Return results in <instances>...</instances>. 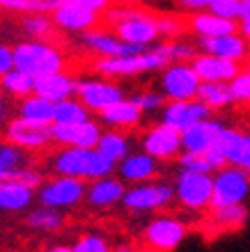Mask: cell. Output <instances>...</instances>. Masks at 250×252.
I'll return each instance as SVG.
<instances>
[{"mask_svg":"<svg viewBox=\"0 0 250 252\" xmlns=\"http://www.w3.org/2000/svg\"><path fill=\"white\" fill-rule=\"evenodd\" d=\"M23 30L26 34H30L33 39H46L53 32V21L48 14H37V12H28V16L23 19Z\"/></svg>","mask_w":250,"mask_h":252,"instance_id":"8d00e7d4","label":"cell"},{"mask_svg":"<svg viewBox=\"0 0 250 252\" xmlns=\"http://www.w3.org/2000/svg\"><path fill=\"white\" fill-rule=\"evenodd\" d=\"M112 252H138V250H136V246L124 243V246H117V250H112Z\"/></svg>","mask_w":250,"mask_h":252,"instance_id":"f5cc1de1","label":"cell"},{"mask_svg":"<svg viewBox=\"0 0 250 252\" xmlns=\"http://www.w3.org/2000/svg\"><path fill=\"white\" fill-rule=\"evenodd\" d=\"M62 225H65L62 213L55 209H48V206H39L28 216V227H33L37 232H58V229H62Z\"/></svg>","mask_w":250,"mask_h":252,"instance_id":"e575fe53","label":"cell"},{"mask_svg":"<svg viewBox=\"0 0 250 252\" xmlns=\"http://www.w3.org/2000/svg\"><path fill=\"white\" fill-rule=\"evenodd\" d=\"M28 165V154L14 145L0 147V181H9L19 167Z\"/></svg>","mask_w":250,"mask_h":252,"instance_id":"d590c367","label":"cell"},{"mask_svg":"<svg viewBox=\"0 0 250 252\" xmlns=\"http://www.w3.org/2000/svg\"><path fill=\"white\" fill-rule=\"evenodd\" d=\"M37 199H39L41 206H48V209H55V211L73 209L85 199V181L55 174L53 179L39 184Z\"/></svg>","mask_w":250,"mask_h":252,"instance_id":"ba28073f","label":"cell"},{"mask_svg":"<svg viewBox=\"0 0 250 252\" xmlns=\"http://www.w3.org/2000/svg\"><path fill=\"white\" fill-rule=\"evenodd\" d=\"M73 92H76V78H73L69 71L46 73V76L35 78V92L33 94L51 101V103L69 99V96H73Z\"/></svg>","mask_w":250,"mask_h":252,"instance_id":"cb8c5ba5","label":"cell"},{"mask_svg":"<svg viewBox=\"0 0 250 252\" xmlns=\"http://www.w3.org/2000/svg\"><path fill=\"white\" fill-rule=\"evenodd\" d=\"M12 69H14L12 46H7V44H0V78H2L7 71H12Z\"/></svg>","mask_w":250,"mask_h":252,"instance_id":"7dc6e473","label":"cell"},{"mask_svg":"<svg viewBox=\"0 0 250 252\" xmlns=\"http://www.w3.org/2000/svg\"><path fill=\"white\" fill-rule=\"evenodd\" d=\"M200 78L188 62H170L161 69V90L165 101H186L198 96Z\"/></svg>","mask_w":250,"mask_h":252,"instance_id":"30bf717a","label":"cell"},{"mask_svg":"<svg viewBox=\"0 0 250 252\" xmlns=\"http://www.w3.org/2000/svg\"><path fill=\"white\" fill-rule=\"evenodd\" d=\"M110 2H117V5H133V7H138V5H143V2H151V0H110Z\"/></svg>","mask_w":250,"mask_h":252,"instance_id":"f907efd6","label":"cell"},{"mask_svg":"<svg viewBox=\"0 0 250 252\" xmlns=\"http://www.w3.org/2000/svg\"><path fill=\"white\" fill-rule=\"evenodd\" d=\"M227 90H230L232 103L246 106L250 101V71L248 69H241V71L227 83Z\"/></svg>","mask_w":250,"mask_h":252,"instance_id":"74e56055","label":"cell"},{"mask_svg":"<svg viewBox=\"0 0 250 252\" xmlns=\"http://www.w3.org/2000/svg\"><path fill=\"white\" fill-rule=\"evenodd\" d=\"M2 103H5V92H2V87H0V110H2Z\"/></svg>","mask_w":250,"mask_h":252,"instance_id":"db71d44e","label":"cell"},{"mask_svg":"<svg viewBox=\"0 0 250 252\" xmlns=\"http://www.w3.org/2000/svg\"><path fill=\"white\" fill-rule=\"evenodd\" d=\"M85 120H90V113L76 96L53 103V124H78Z\"/></svg>","mask_w":250,"mask_h":252,"instance_id":"836d02e7","label":"cell"},{"mask_svg":"<svg viewBox=\"0 0 250 252\" xmlns=\"http://www.w3.org/2000/svg\"><path fill=\"white\" fill-rule=\"evenodd\" d=\"M44 252H71V246H51Z\"/></svg>","mask_w":250,"mask_h":252,"instance_id":"816d5d0a","label":"cell"},{"mask_svg":"<svg viewBox=\"0 0 250 252\" xmlns=\"http://www.w3.org/2000/svg\"><path fill=\"white\" fill-rule=\"evenodd\" d=\"M250 190L248 170L223 165L211 174V209L227 204H244Z\"/></svg>","mask_w":250,"mask_h":252,"instance_id":"5b68a950","label":"cell"},{"mask_svg":"<svg viewBox=\"0 0 250 252\" xmlns=\"http://www.w3.org/2000/svg\"><path fill=\"white\" fill-rule=\"evenodd\" d=\"M28 2H30V12L51 14L53 9H58L62 2H67V0H28Z\"/></svg>","mask_w":250,"mask_h":252,"instance_id":"f6af8a7d","label":"cell"},{"mask_svg":"<svg viewBox=\"0 0 250 252\" xmlns=\"http://www.w3.org/2000/svg\"><path fill=\"white\" fill-rule=\"evenodd\" d=\"M214 149L223 158L225 165L250 170V135L246 131L232 128V126H223L216 142H214Z\"/></svg>","mask_w":250,"mask_h":252,"instance_id":"4fadbf2b","label":"cell"},{"mask_svg":"<svg viewBox=\"0 0 250 252\" xmlns=\"http://www.w3.org/2000/svg\"><path fill=\"white\" fill-rule=\"evenodd\" d=\"M163 115V124L177 128L179 133L188 128V126L198 124L202 120H209L211 110L198 99H186V101H165L161 108Z\"/></svg>","mask_w":250,"mask_h":252,"instance_id":"2e32d148","label":"cell"},{"mask_svg":"<svg viewBox=\"0 0 250 252\" xmlns=\"http://www.w3.org/2000/svg\"><path fill=\"white\" fill-rule=\"evenodd\" d=\"M140 147L147 156H151L154 160H172L177 158L181 154V138H179V131L172 128L168 124H156V126H149L140 140Z\"/></svg>","mask_w":250,"mask_h":252,"instance_id":"5bb4252c","label":"cell"},{"mask_svg":"<svg viewBox=\"0 0 250 252\" xmlns=\"http://www.w3.org/2000/svg\"><path fill=\"white\" fill-rule=\"evenodd\" d=\"M51 21H53V26L60 28V30L83 34V32H87V30H92V28L99 26L101 16L99 14L87 12V9L78 7L76 2H71V0H67L58 9L51 12Z\"/></svg>","mask_w":250,"mask_h":252,"instance_id":"d6986e66","label":"cell"},{"mask_svg":"<svg viewBox=\"0 0 250 252\" xmlns=\"http://www.w3.org/2000/svg\"><path fill=\"white\" fill-rule=\"evenodd\" d=\"M33 199H35L33 188L23 186V184H19L14 179L0 181V211H7V213L26 211Z\"/></svg>","mask_w":250,"mask_h":252,"instance_id":"4316f807","label":"cell"},{"mask_svg":"<svg viewBox=\"0 0 250 252\" xmlns=\"http://www.w3.org/2000/svg\"><path fill=\"white\" fill-rule=\"evenodd\" d=\"M115 170L119 172L122 184H145L154 181L158 177V160L147 156L145 152H129L124 158L119 160Z\"/></svg>","mask_w":250,"mask_h":252,"instance_id":"ffe728a7","label":"cell"},{"mask_svg":"<svg viewBox=\"0 0 250 252\" xmlns=\"http://www.w3.org/2000/svg\"><path fill=\"white\" fill-rule=\"evenodd\" d=\"M83 46L97 58H122V55H136L140 51H145V48L124 44L112 30L99 26L83 32Z\"/></svg>","mask_w":250,"mask_h":252,"instance_id":"9a60e30c","label":"cell"},{"mask_svg":"<svg viewBox=\"0 0 250 252\" xmlns=\"http://www.w3.org/2000/svg\"><path fill=\"white\" fill-rule=\"evenodd\" d=\"M19 117L33 124H53V103L37 94H30L26 99H21Z\"/></svg>","mask_w":250,"mask_h":252,"instance_id":"f546056e","label":"cell"},{"mask_svg":"<svg viewBox=\"0 0 250 252\" xmlns=\"http://www.w3.org/2000/svg\"><path fill=\"white\" fill-rule=\"evenodd\" d=\"M12 179L19 181V184H23V186H28V188H33V190H37V188H39V184L44 181V177H41V172L37 170V167L28 163V165L19 167V170L12 174Z\"/></svg>","mask_w":250,"mask_h":252,"instance_id":"b9f144b4","label":"cell"},{"mask_svg":"<svg viewBox=\"0 0 250 252\" xmlns=\"http://www.w3.org/2000/svg\"><path fill=\"white\" fill-rule=\"evenodd\" d=\"M223 126L225 124L220 120H211L209 117V120H202L198 124L184 128V131L179 133V138H181V152H191V154L209 152Z\"/></svg>","mask_w":250,"mask_h":252,"instance_id":"44dd1931","label":"cell"},{"mask_svg":"<svg viewBox=\"0 0 250 252\" xmlns=\"http://www.w3.org/2000/svg\"><path fill=\"white\" fill-rule=\"evenodd\" d=\"M0 87H2V92L14 96V99H26L30 94L35 92V78L30 73L26 71H19V69H12V71H7L2 78H0Z\"/></svg>","mask_w":250,"mask_h":252,"instance_id":"1f68e13d","label":"cell"},{"mask_svg":"<svg viewBox=\"0 0 250 252\" xmlns=\"http://www.w3.org/2000/svg\"><path fill=\"white\" fill-rule=\"evenodd\" d=\"M188 236V225L177 216L161 213L149 220L143 232V243L149 252H172L177 250Z\"/></svg>","mask_w":250,"mask_h":252,"instance_id":"52a82bcc","label":"cell"},{"mask_svg":"<svg viewBox=\"0 0 250 252\" xmlns=\"http://www.w3.org/2000/svg\"><path fill=\"white\" fill-rule=\"evenodd\" d=\"M101 128L94 120H85L78 124H51V138L62 147H78V149H94Z\"/></svg>","mask_w":250,"mask_h":252,"instance_id":"e0dca14e","label":"cell"},{"mask_svg":"<svg viewBox=\"0 0 250 252\" xmlns=\"http://www.w3.org/2000/svg\"><path fill=\"white\" fill-rule=\"evenodd\" d=\"M172 199H175L172 184L154 179L145 181V184H133L131 188H126L119 204H124V209L133 213H149L168 209L172 204Z\"/></svg>","mask_w":250,"mask_h":252,"instance_id":"8992f818","label":"cell"},{"mask_svg":"<svg viewBox=\"0 0 250 252\" xmlns=\"http://www.w3.org/2000/svg\"><path fill=\"white\" fill-rule=\"evenodd\" d=\"M0 9H9V12H30V2L28 0H0Z\"/></svg>","mask_w":250,"mask_h":252,"instance_id":"681fc988","label":"cell"},{"mask_svg":"<svg viewBox=\"0 0 250 252\" xmlns=\"http://www.w3.org/2000/svg\"><path fill=\"white\" fill-rule=\"evenodd\" d=\"M5 140L7 145H14L23 149L26 154L44 152L53 142L51 138V124H33L16 117L5 126Z\"/></svg>","mask_w":250,"mask_h":252,"instance_id":"7c38bea8","label":"cell"},{"mask_svg":"<svg viewBox=\"0 0 250 252\" xmlns=\"http://www.w3.org/2000/svg\"><path fill=\"white\" fill-rule=\"evenodd\" d=\"M14 69L30 73L33 78L46 73L67 71V58L55 44L46 39H28L12 46Z\"/></svg>","mask_w":250,"mask_h":252,"instance_id":"277c9868","label":"cell"},{"mask_svg":"<svg viewBox=\"0 0 250 252\" xmlns=\"http://www.w3.org/2000/svg\"><path fill=\"white\" fill-rule=\"evenodd\" d=\"M0 147H2V142H0Z\"/></svg>","mask_w":250,"mask_h":252,"instance_id":"11a10c76","label":"cell"},{"mask_svg":"<svg viewBox=\"0 0 250 252\" xmlns=\"http://www.w3.org/2000/svg\"><path fill=\"white\" fill-rule=\"evenodd\" d=\"M195 99L202 101L211 113H214V110H223V108L232 106L227 83H200L198 96H195Z\"/></svg>","mask_w":250,"mask_h":252,"instance_id":"d6a6232c","label":"cell"},{"mask_svg":"<svg viewBox=\"0 0 250 252\" xmlns=\"http://www.w3.org/2000/svg\"><path fill=\"white\" fill-rule=\"evenodd\" d=\"M239 5H241V0H211L209 7H207V12L216 14V16H220V19L237 21Z\"/></svg>","mask_w":250,"mask_h":252,"instance_id":"60d3db41","label":"cell"},{"mask_svg":"<svg viewBox=\"0 0 250 252\" xmlns=\"http://www.w3.org/2000/svg\"><path fill=\"white\" fill-rule=\"evenodd\" d=\"M179 167L188 170V172H202V174H214L218 167H223V158L218 156V152L211 147L209 152L204 154H191V152H181L177 156Z\"/></svg>","mask_w":250,"mask_h":252,"instance_id":"f1b7e54d","label":"cell"},{"mask_svg":"<svg viewBox=\"0 0 250 252\" xmlns=\"http://www.w3.org/2000/svg\"><path fill=\"white\" fill-rule=\"evenodd\" d=\"M94 149H97L104 158H108L110 163L117 165L119 160L131 152V140H129V135H126L124 131L108 128V131H101V135H99V140H97V147H94Z\"/></svg>","mask_w":250,"mask_h":252,"instance_id":"83f0119b","label":"cell"},{"mask_svg":"<svg viewBox=\"0 0 250 252\" xmlns=\"http://www.w3.org/2000/svg\"><path fill=\"white\" fill-rule=\"evenodd\" d=\"M200 51L223 60H232L244 64L248 58V41L239 34H220V37H200Z\"/></svg>","mask_w":250,"mask_h":252,"instance_id":"7402d4cb","label":"cell"},{"mask_svg":"<svg viewBox=\"0 0 250 252\" xmlns=\"http://www.w3.org/2000/svg\"><path fill=\"white\" fill-rule=\"evenodd\" d=\"M126 186L117 177H101V179L90 181V186H85V199L92 209H110V206L122 202Z\"/></svg>","mask_w":250,"mask_h":252,"instance_id":"603a6c76","label":"cell"},{"mask_svg":"<svg viewBox=\"0 0 250 252\" xmlns=\"http://www.w3.org/2000/svg\"><path fill=\"white\" fill-rule=\"evenodd\" d=\"M186 28L191 32L198 34L200 37H220V34H237V21H227V19H220L216 14L211 12H195L188 19Z\"/></svg>","mask_w":250,"mask_h":252,"instance_id":"484cf974","label":"cell"},{"mask_svg":"<svg viewBox=\"0 0 250 252\" xmlns=\"http://www.w3.org/2000/svg\"><path fill=\"white\" fill-rule=\"evenodd\" d=\"M99 120L115 131H131L143 122V113L133 106L131 99H119L117 103L108 106L99 113Z\"/></svg>","mask_w":250,"mask_h":252,"instance_id":"d4e9b609","label":"cell"},{"mask_svg":"<svg viewBox=\"0 0 250 252\" xmlns=\"http://www.w3.org/2000/svg\"><path fill=\"white\" fill-rule=\"evenodd\" d=\"M170 46H172V62H191L193 58L198 55L195 46H193V44H186V41H175Z\"/></svg>","mask_w":250,"mask_h":252,"instance_id":"ee69618b","label":"cell"},{"mask_svg":"<svg viewBox=\"0 0 250 252\" xmlns=\"http://www.w3.org/2000/svg\"><path fill=\"white\" fill-rule=\"evenodd\" d=\"M51 165L60 177H71L80 181H94L115 172V163L104 158L97 149H78V147H62L53 156Z\"/></svg>","mask_w":250,"mask_h":252,"instance_id":"3957f363","label":"cell"},{"mask_svg":"<svg viewBox=\"0 0 250 252\" xmlns=\"http://www.w3.org/2000/svg\"><path fill=\"white\" fill-rule=\"evenodd\" d=\"M156 28L161 37H179L186 26L175 16H156Z\"/></svg>","mask_w":250,"mask_h":252,"instance_id":"7bdbcfd3","label":"cell"},{"mask_svg":"<svg viewBox=\"0 0 250 252\" xmlns=\"http://www.w3.org/2000/svg\"><path fill=\"white\" fill-rule=\"evenodd\" d=\"M175 2H177L184 12H193V14H195V12H204V9L209 7L211 0H175Z\"/></svg>","mask_w":250,"mask_h":252,"instance_id":"c3c4849f","label":"cell"},{"mask_svg":"<svg viewBox=\"0 0 250 252\" xmlns=\"http://www.w3.org/2000/svg\"><path fill=\"white\" fill-rule=\"evenodd\" d=\"M71 252H112V248L101 234H83L71 246Z\"/></svg>","mask_w":250,"mask_h":252,"instance_id":"ab89813d","label":"cell"},{"mask_svg":"<svg viewBox=\"0 0 250 252\" xmlns=\"http://www.w3.org/2000/svg\"><path fill=\"white\" fill-rule=\"evenodd\" d=\"M188 64L198 73L200 83H230L244 69V64H239V62L223 60V58H216L209 53H198Z\"/></svg>","mask_w":250,"mask_h":252,"instance_id":"ac0fdd59","label":"cell"},{"mask_svg":"<svg viewBox=\"0 0 250 252\" xmlns=\"http://www.w3.org/2000/svg\"><path fill=\"white\" fill-rule=\"evenodd\" d=\"M71 2H76V5L87 9V12L99 14V16L106 12V7L110 5V0H71Z\"/></svg>","mask_w":250,"mask_h":252,"instance_id":"bcb514c9","label":"cell"},{"mask_svg":"<svg viewBox=\"0 0 250 252\" xmlns=\"http://www.w3.org/2000/svg\"><path fill=\"white\" fill-rule=\"evenodd\" d=\"M172 62V46L170 44H154L136 55H122V58H97L94 71L101 78H136L143 73L161 71L163 66Z\"/></svg>","mask_w":250,"mask_h":252,"instance_id":"7a4b0ae2","label":"cell"},{"mask_svg":"<svg viewBox=\"0 0 250 252\" xmlns=\"http://www.w3.org/2000/svg\"><path fill=\"white\" fill-rule=\"evenodd\" d=\"M214 225L223 232H237L248 220V206L246 204H227L214 209Z\"/></svg>","mask_w":250,"mask_h":252,"instance_id":"4dcf8cb0","label":"cell"},{"mask_svg":"<svg viewBox=\"0 0 250 252\" xmlns=\"http://www.w3.org/2000/svg\"><path fill=\"white\" fill-rule=\"evenodd\" d=\"M101 21L117 34L124 44L138 48H149L161 37L156 28V16L133 5H108L101 14Z\"/></svg>","mask_w":250,"mask_h":252,"instance_id":"6da1fadb","label":"cell"},{"mask_svg":"<svg viewBox=\"0 0 250 252\" xmlns=\"http://www.w3.org/2000/svg\"><path fill=\"white\" fill-rule=\"evenodd\" d=\"M73 96L83 103L87 113H97L99 115L101 110H106L108 106L117 103L119 99H124V92L122 87L115 83V80H108V78H83V80H76V92Z\"/></svg>","mask_w":250,"mask_h":252,"instance_id":"8fae6325","label":"cell"},{"mask_svg":"<svg viewBox=\"0 0 250 252\" xmlns=\"http://www.w3.org/2000/svg\"><path fill=\"white\" fill-rule=\"evenodd\" d=\"M131 101H133V106L138 108L143 115L145 113H156V110H161L163 103H165L163 94L158 92V90H143V92L133 94Z\"/></svg>","mask_w":250,"mask_h":252,"instance_id":"f35d334b","label":"cell"},{"mask_svg":"<svg viewBox=\"0 0 250 252\" xmlns=\"http://www.w3.org/2000/svg\"><path fill=\"white\" fill-rule=\"evenodd\" d=\"M175 199L186 211L202 213L211 209V174L181 170L175 179Z\"/></svg>","mask_w":250,"mask_h":252,"instance_id":"9c48e42d","label":"cell"}]
</instances>
